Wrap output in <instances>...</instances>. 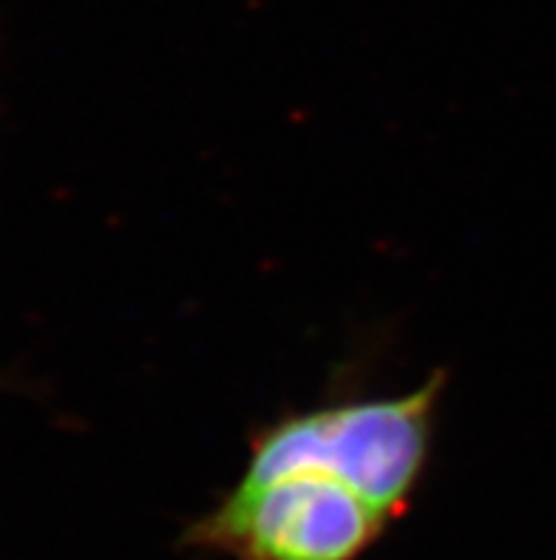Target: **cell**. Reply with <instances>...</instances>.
I'll list each match as a JSON object with an SVG mask.
<instances>
[{
  "label": "cell",
  "mask_w": 556,
  "mask_h": 560,
  "mask_svg": "<svg viewBox=\"0 0 556 560\" xmlns=\"http://www.w3.org/2000/svg\"><path fill=\"white\" fill-rule=\"evenodd\" d=\"M443 390V373H431L421 387L398 396L346 398L284 412L253 433L239 481L332 478L394 524L409 512L429 467Z\"/></svg>",
  "instance_id": "obj_1"
},
{
  "label": "cell",
  "mask_w": 556,
  "mask_h": 560,
  "mask_svg": "<svg viewBox=\"0 0 556 560\" xmlns=\"http://www.w3.org/2000/svg\"><path fill=\"white\" fill-rule=\"evenodd\" d=\"M392 521L321 476L236 481L188 524L182 547L222 560H360Z\"/></svg>",
  "instance_id": "obj_2"
}]
</instances>
